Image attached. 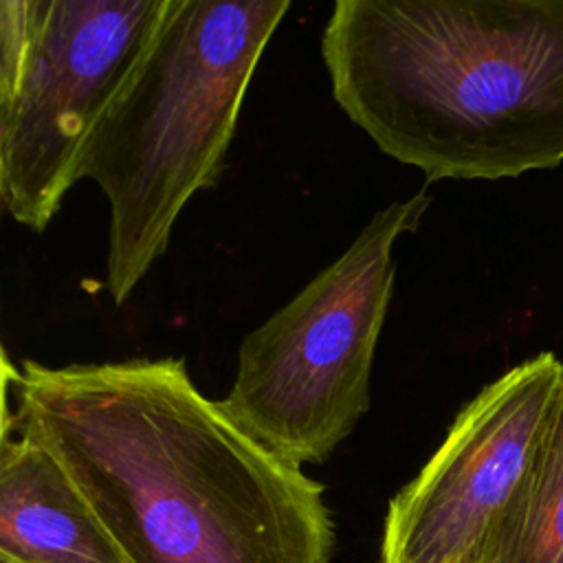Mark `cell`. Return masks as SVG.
<instances>
[{
    "label": "cell",
    "instance_id": "obj_9",
    "mask_svg": "<svg viewBox=\"0 0 563 563\" xmlns=\"http://www.w3.org/2000/svg\"><path fill=\"white\" fill-rule=\"evenodd\" d=\"M455 563H482L479 556H468V559H462V561H455Z\"/></svg>",
    "mask_w": 563,
    "mask_h": 563
},
{
    "label": "cell",
    "instance_id": "obj_3",
    "mask_svg": "<svg viewBox=\"0 0 563 563\" xmlns=\"http://www.w3.org/2000/svg\"><path fill=\"white\" fill-rule=\"evenodd\" d=\"M290 0H169L81 167L108 200L103 288L121 306L185 205L218 185L251 77Z\"/></svg>",
    "mask_w": 563,
    "mask_h": 563
},
{
    "label": "cell",
    "instance_id": "obj_2",
    "mask_svg": "<svg viewBox=\"0 0 563 563\" xmlns=\"http://www.w3.org/2000/svg\"><path fill=\"white\" fill-rule=\"evenodd\" d=\"M321 57L347 119L427 180L563 163V0H336Z\"/></svg>",
    "mask_w": 563,
    "mask_h": 563
},
{
    "label": "cell",
    "instance_id": "obj_4",
    "mask_svg": "<svg viewBox=\"0 0 563 563\" xmlns=\"http://www.w3.org/2000/svg\"><path fill=\"white\" fill-rule=\"evenodd\" d=\"M431 205L416 191L378 209L352 244L251 330L220 400L282 460L323 464L372 405V367L396 284L394 246Z\"/></svg>",
    "mask_w": 563,
    "mask_h": 563
},
{
    "label": "cell",
    "instance_id": "obj_1",
    "mask_svg": "<svg viewBox=\"0 0 563 563\" xmlns=\"http://www.w3.org/2000/svg\"><path fill=\"white\" fill-rule=\"evenodd\" d=\"M2 427L46 446L128 563H330L321 482L249 435L185 358L4 356Z\"/></svg>",
    "mask_w": 563,
    "mask_h": 563
},
{
    "label": "cell",
    "instance_id": "obj_6",
    "mask_svg": "<svg viewBox=\"0 0 563 563\" xmlns=\"http://www.w3.org/2000/svg\"><path fill=\"white\" fill-rule=\"evenodd\" d=\"M561 380L563 363L541 352L471 398L418 475L389 499L378 563L479 556L530 462Z\"/></svg>",
    "mask_w": 563,
    "mask_h": 563
},
{
    "label": "cell",
    "instance_id": "obj_5",
    "mask_svg": "<svg viewBox=\"0 0 563 563\" xmlns=\"http://www.w3.org/2000/svg\"><path fill=\"white\" fill-rule=\"evenodd\" d=\"M169 0H0V200L42 233Z\"/></svg>",
    "mask_w": 563,
    "mask_h": 563
},
{
    "label": "cell",
    "instance_id": "obj_7",
    "mask_svg": "<svg viewBox=\"0 0 563 563\" xmlns=\"http://www.w3.org/2000/svg\"><path fill=\"white\" fill-rule=\"evenodd\" d=\"M2 563H128L57 457L31 435L2 427Z\"/></svg>",
    "mask_w": 563,
    "mask_h": 563
},
{
    "label": "cell",
    "instance_id": "obj_8",
    "mask_svg": "<svg viewBox=\"0 0 563 563\" xmlns=\"http://www.w3.org/2000/svg\"><path fill=\"white\" fill-rule=\"evenodd\" d=\"M482 563H563V380L530 462L479 552Z\"/></svg>",
    "mask_w": 563,
    "mask_h": 563
}]
</instances>
